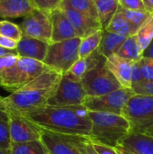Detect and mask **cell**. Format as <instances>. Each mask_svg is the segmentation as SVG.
Instances as JSON below:
<instances>
[{
  "mask_svg": "<svg viewBox=\"0 0 153 154\" xmlns=\"http://www.w3.org/2000/svg\"><path fill=\"white\" fill-rule=\"evenodd\" d=\"M25 117L41 128L65 135L90 136L92 123L85 106H56L46 105L25 113Z\"/></svg>",
  "mask_w": 153,
  "mask_h": 154,
  "instance_id": "1",
  "label": "cell"
},
{
  "mask_svg": "<svg viewBox=\"0 0 153 154\" xmlns=\"http://www.w3.org/2000/svg\"><path fill=\"white\" fill-rule=\"evenodd\" d=\"M62 75L48 69L15 92L5 97L0 105L5 110L20 115L42 107L48 105L49 100L55 94Z\"/></svg>",
  "mask_w": 153,
  "mask_h": 154,
  "instance_id": "2",
  "label": "cell"
},
{
  "mask_svg": "<svg viewBox=\"0 0 153 154\" xmlns=\"http://www.w3.org/2000/svg\"><path fill=\"white\" fill-rule=\"evenodd\" d=\"M92 123L90 138L97 143L117 147L132 133L129 121L123 115L89 111Z\"/></svg>",
  "mask_w": 153,
  "mask_h": 154,
  "instance_id": "3",
  "label": "cell"
},
{
  "mask_svg": "<svg viewBox=\"0 0 153 154\" xmlns=\"http://www.w3.org/2000/svg\"><path fill=\"white\" fill-rule=\"evenodd\" d=\"M49 68L41 61L18 57L17 60L0 74V87L14 93Z\"/></svg>",
  "mask_w": 153,
  "mask_h": 154,
  "instance_id": "4",
  "label": "cell"
},
{
  "mask_svg": "<svg viewBox=\"0 0 153 154\" xmlns=\"http://www.w3.org/2000/svg\"><path fill=\"white\" fill-rule=\"evenodd\" d=\"M122 115L129 121L132 133L144 134L153 126V96L133 95Z\"/></svg>",
  "mask_w": 153,
  "mask_h": 154,
  "instance_id": "5",
  "label": "cell"
},
{
  "mask_svg": "<svg viewBox=\"0 0 153 154\" xmlns=\"http://www.w3.org/2000/svg\"><path fill=\"white\" fill-rule=\"evenodd\" d=\"M81 38L52 42L50 44L43 63L61 74L67 73L72 65L79 59V45Z\"/></svg>",
  "mask_w": 153,
  "mask_h": 154,
  "instance_id": "6",
  "label": "cell"
},
{
  "mask_svg": "<svg viewBox=\"0 0 153 154\" xmlns=\"http://www.w3.org/2000/svg\"><path fill=\"white\" fill-rule=\"evenodd\" d=\"M87 97L81 79L67 72L62 75L57 90L49 100L48 105L56 106H84Z\"/></svg>",
  "mask_w": 153,
  "mask_h": 154,
  "instance_id": "7",
  "label": "cell"
},
{
  "mask_svg": "<svg viewBox=\"0 0 153 154\" xmlns=\"http://www.w3.org/2000/svg\"><path fill=\"white\" fill-rule=\"evenodd\" d=\"M87 97H99L122 88L115 77L106 68L105 62L89 70L81 79Z\"/></svg>",
  "mask_w": 153,
  "mask_h": 154,
  "instance_id": "8",
  "label": "cell"
},
{
  "mask_svg": "<svg viewBox=\"0 0 153 154\" xmlns=\"http://www.w3.org/2000/svg\"><path fill=\"white\" fill-rule=\"evenodd\" d=\"M135 95L133 89L121 88L106 95L87 97L84 106L88 111L122 115L129 99Z\"/></svg>",
  "mask_w": 153,
  "mask_h": 154,
  "instance_id": "9",
  "label": "cell"
},
{
  "mask_svg": "<svg viewBox=\"0 0 153 154\" xmlns=\"http://www.w3.org/2000/svg\"><path fill=\"white\" fill-rule=\"evenodd\" d=\"M23 35L51 43L52 23L50 13L36 8L19 24Z\"/></svg>",
  "mask_w": 153,
  "mask_h": 154,
  "instance_id": "10",
  "label": "cell"
},
{
  "mask_svg": "<svg viewBox=\"0 0 153 154\" xmlns=\"http://www.w3.org/2000/svg\"><path fill=\"white\" fill-rule=\"evenodd\" d=\"M9 118V135L11 143L41 140L42 128L23 115L6 110Z\"/></svg>",
  "mask_w": 153,
  "mask_h": 154,
  "instance_id": "11",
  "label": "cell"
},
{
  "mask_svg": "<svg viewBox=\"0 0 153 154\" xmlns=\"http://www.w3.org/2000/svg\"><path fill=\"white\" fill-rule=\"evenodd\" d=\"M59 8H60L69 19L78 38H85L96 31L103 29L99 19L93 18L69 6L60 5Z\"/></svg>",
  "mask_w": 153,
  "mask_h": 154,
  "instance_id": "12",
  "label": "cell"
},
{
  "mask_svg": "<svg viewBox=\"0 0 153 154\" xmlns=\"http://www.w3.org/2000/svg\"><path fill=\"white\" fill-rule=\"evenodd\" d=\"M134 62L117 54H114L106 59L105 66L115 77L122 88L132 89V74Z\"/></svg>",
  "mask_w": 153,
  "mask_h": 154,
  "instance_id": "13",
  "label": "cell"
},
{
  "mask_svg": "<svg viewBox=\"0 0 153 154\" xmlns=\"http://www.w3.org/2000/svg\"><path fill=\"white\" fill-rule=\"evenodd\" d=\"M50 17L52 23L51 43L78 37L72 23L60 8L51 11Z\"/></svg>",
  "mask_w": 153,
  "mask_h": 154,
  "instance_id": "14",
  "label": "cell"
},
{
  "mask_svg": "<svg viewBox=\"0 0 153 154\" xmlns=\"http://www.w3.org/2000/svg\"><path fill=\"white\" fill-rule=\"evenodd\" d=\"M50 43L23 35L17 43L16 52L19 57L29 58L43 62L46 58Z\"/></svg>",
  "mask_w": 153,
  "mask_h": 154,
  "instance_id": "15",
  "label": "cell"
},
{
  "mask_svg": "<svg viewBox=\"0 0 153 154\" xmlns=\"http://www.w3.org/2000/svg\"><path fill=\"white\" fill-rule=\"evenodd\" d=\"M41 140L50 154H81L65 134L42 129Z\"/></svg>",
  "mask_w": 153,
  "mask_h": 154,
  "instance_id": "16",
  "label": "cell"
},
{
  "mask_svg": "<svg viewBox=\"0 0 153 154\" xmlns=\"http://www.w3.org/2000/svg\"><path fill=\"white\" fill-rule=\"evenodd\" d=\"M36 8L34 0H1L0 18L6 20L25 17Z\"/></svg>",
  "mask_w": 153,
  "mask_h": 154,
  "instance_id": "17",
  "label": "cell"
},
{
  "mask_svg": "<svg viewBox=\"0 0 153 154\" xmlns=\"http://www.w3.org/2000/svg\"><path fill=\"white\" fill-rule=\"evenodd\" d=\"M119 145L135 154H153V137L147 134L131 133Z\"/></svg>",
  "mask_w": 153,
  "mask_h": 154,
  "instance_id": "18",
  "label": "cell"
},
{
  "mask_svg": "<svg viewBox=\"0 0 153 154\" xmlns=\"http://www.w3.org/2000/svg\"><path fill=\"white\" fill-rule=\"evenodd\" d=\"M106 61V58L102 56L98 50L95 51L93 54L87 58H79L69 69L68 73L73 75L76 78L82 79L83 76L87 73L89 70L95 69L96 67L99 66L100 64Z\"/></svg>",
  "mask_w": 153,
  "mask_h": 154,
  "instance_id": "19",
  "label": "cell"
},
{
  "mask_svg": "<svg viewBox=\"0 0 153 154\" xmlns=\"http://www.w3.org/2000/svg\"><path fill=\"white\" fill-rule=\"evenodd\" d=\"M126 38L127 37L124 35H120L104 30L103 38L98 48L99 53L106 59L114 54H116L122 47V45L124 44Z\"/></svg>",
  "mask_w": 153,
  "mask_h": 154,
  "instance_id": "20",
  "label": "cell"
},
{
  "mask_svg": "<svg viewBox=\"0 0 153 154\" xmlns=\"http://www.w3.org/2000/svg\"><path fill=\"white\" fill-rule=\"evenodd\" d=\"M96 5L99 21L105 30L116 14L119 7V2L118 0H97Z\"/></svg>",
  "mask_w": 153,
  "mask_h": 154,
  "instance_id": "21",
  "label": "cell"
},
{
  "mask_svg": "<svg viewBox=\"0 0 153 154\" xmlns=\"http://www.w3.org/2000/svg\"><path fill=\"white\" fill-rule=\"evenodd\" d=\"M10 154H50L41 140L11 143Z\"/></svg>",
  "mask_w": 153,
  "mask_h": 154,
  "instance_id": "22",
  "label": "cell"
},
{
  "mask_svg": "<svg viewBox=\"0 0 153 154\" xmlns=\"http://www.w3.org/2000/svg\"><path fill=\"white\" fill-rule=\"evenodd\" d=\"M105 30L120 35H124L126 37L135 35L137 32L134 27L129 23V21L119 12H116Z\"/></svg>",
  "mask_w": 153,
  "mask_h": 154,
  "instance_id": "23",
  "label": "cell"
},
{
  "mask_svg": "<svg viewBox=\"0 0 153 154\" xmlns=\"http://www.w3.org/2000/svg\"><path fill=\"white\" fill-rule=\"evenodd\" d=\"M104 34V29L81 39L79 45V58H87L96 51L100 46Z\"/></svg>",
  "mask_w": 153,
  "mask_h": 154,
  "instance_id": "24",
  "label": "cell"
},
{
  "mask_svg": "<svg viewBox=\"0 0 153 154\" xmlns=\"http://www.w3.org/2000/svg\"><path fill=\"white\" fill-rule=\"evenodd\" d=\"M116 54L132 61L140 60L142 58V51L140 48L136 36H128Z\"/></svg>",
  "mask_w": 153,
  "mask_h": 154,
  "instance_id": "25",
  "label": "cell"
},
{
  "mask_svg": "<svg viewBox=\"0 0 153 154\" xmlns=\"http://www.w3.org/2000/svg\"><path fill=\"white\" fill-rule=\"evenodd\" d=\"M60 5L69 6L93 18L99 19L96 2L93 0H62Z\"/></svg>",
  "mask_w": 153,
  "mask_h": 154,
  "instance_id": "26",
  "label": "cell"
},
{
  "mask_svg": "<svg viewBox=\"0 0 153 154\" xmlns=\"http://www.w3.org/2000/svg\"><path fill=\"white\" fill-rule=\"evenodd\" d=\"M140 48L143 53L144 50L148 47L150 42L153 39V14L144 22L135 34Z\"/></svg>",
  "mask_w": 153,
  "mask_h": 154,
  "instance_id": "27",
  "label": "cell"
},
{
  "mask_svg": "<svg viewBox=\"0 0 153 154\" xmlns=\"http://www.w3.org/2000/svg\"><path fill=\"white\" fill-rule=\"evenodd\" d=\"M117 12H119L122 15H124L129 23L134 27L136 32L140 29V27L144 23V22L149 18V16L151 14L147 10L139 11V10H128L122 8L121 6L118 7Z\"/></svg>",
  "mask_w": 153,
  "mask_h": 154,
  "instance_id": "28",
  "label": "cell"
},
{
  "mask_svg": "<svg viewBox=\"0 0 153 154\" xmlns=\"http://www.w3.org/2000/svg\"><path fill=\"white\" fill-rule=\"evenodd\" d=\"M11 145L9 135V118L7 111L0 105V148L9 150Z\"/></svg>",
  "mask_w": 153,
  "mask_h": 154,
  "instance_id": "29",
  "label": "cell"
},
{
  "mask_svg": "<svg viewBox=\"0 0 153 154\" xmlns=\"http://www.w3.org/2000/svg\"><path fill=\"white\" fill-rule=\"evenodd\" d=\"M0 35L13 39L16 42H19L23 37L22 30L19 24L12 23L8 20L0 21Z\"/></svg>",
  "mask_w": 153,
  "mask_h": 154,
  "instance_id": "30",
  "label": "cell"
},
{
  "mask_svg": "<svg viewBox=\"0 0 153 154\" xmlns=\"http://www.w3.org/2000/svg\"><path fill=\"white\" fill-rule=\"evenodd\" d=\"M69 141L76 146L81 154H98L93 147L91 139L89 136H78V135H67Z\"/></svg>",
  "mask_w": 153,
  "mask_h": 154,
  "instance_id": "31",
  "label": "cell"
},
{
  "mask_svg": "<svg viewBox=\"0 0 153 154\" xmlns=\"http://www.w3.org/2000/svg\"><path fill=\"white\" fill-rule=\"evenodd\" d=\"M143 80H153V59L142 57L137 61Z\"/></svg>",
  "mask_w": 153,
  "mask_h": 154,
  "instance_id": "32",
  "label": "cell"
},
{
  "mask_svg": "<svg viewBox=\"0 0 153 154\" xmlns=\"http://www.w3.org/2000/svg\"><path fill=\"white\" fill-rule=\"evenodd\" d=\"M132 89L133 90L134 94L137 95L153 96V80H149V81L142 80L140 83L133 85Z\"/></svg>",
  "mask_w": 153,
  "mask_h": 154,
  "instance_id": "33",
  "label": "cell"
},
{
  "mask_svg": "<svg viewBox=\"0 0 153 154\" xmlns=\"http://www.w3.org/2000/svg\"><path fill=\"white\" fill-rule=\"evenodd\" d=\"M62 0H34L37 7L43 11L50 13L60 7Z\"/></svg>",
  "mask_w": 153,
  "mask_h": 154,
  "instance_id": "34",
  "label": "cell"
},
{
  "mask_svg": "<svg viewBox=\"0 0 153 154\" xmlns=\"http://www.w3.org/2000/svg\"><path fill=\"white\" fill-rule=\"evenodd\" d=\"M119 6L128 10H146L142 0H118Z\"/></svg>",
  "mask_w": 153,
  "mask_h": 154,
  "instance_id": "35",
  "label": "cell"
},
{
  "mask_svg": "<svg viewBox=\"0 0 153 154\" xmlns=\"http://www.w3.org/2000/svg\"><path fill=\"white\" fill-rule=\"evenodd\" d=\"M91 142H92L93 147L95 148V150L97 152L98 154H119L116 148L115 147H111V146L97 143L96 141H93L92 139H91Z\"/></svg>",
  "mask_w": 153,
  "mask_h": 154,
  "instance_id": "36",
  "label": "cell"
},
{
  "mask_svg": "<svg viewBox=\"0 0 153 154\" xmlns=\"http://www.w3.org/2000/svg\"><path fill=\"white\" fill-rule=\"evenodd\" d=\"M18 55H12V56H5L0 57V74L9 66L13 65L18 59Z\"/></svg>",
  "mask_w": 153,
  "mask_h": 154,
  "instance_id": "37",
  "label": "cell"
},
{
  "mask_svg": "<svg viewBox=\"0 0 153 154\" xmlns=\"http://www.w3.org/2000/svg\"><path fill=\"white\" fill-rule=\"evenodd\" d=\"M17 43H18V42H16L13 39L0 35V47H2V48L15 51L16 47H17Z\"/></svg>",
  "mask_w": 153,
  "mask_h": 154,
  "instance_id": "38",
  "label": "cell"
},
{
  "mask_svg": "<svg viewBox=\"0 0 153 154\" xmlns=\"http://www.w3.org/2000/svg\"><path fill=\"white\" fill-rule=\"evenodd\" d=\"M132 79H133V85L140 83L143 80L140 68L137 64V61L134 62L133 67V74H132Z\"/></svg>",
  "mask_w": 153,
  "mask_h": 154,
  "instance_id": "39",
  "label": "cell"
},
{
  "mask_svg": "<svg viewBox=\"0 0 153 154\" xmlns=\"http://www.w3.org/2000/svg\"><path fill=\"white\" fill-rule=\"evenodd\" d=\"M142 57L153 59V39L150 42V44L148 45V47L144 50V51L142 53Z\"/></svg>",
  "mask_w": 153,
  "mask_h": 154,
  "instance_id": "40",
  "label": "cell"
},
{
  "mask_svg": "<svg viewBox=\"0 0 153 154\" xmlns=\"http://www.w3.org/2000/svg\"><path fill=\"white\" fill-rule=\"evenodd\" d=\"M12 55H17L16 51H14V50H7V49H5V48L0 47V57L12 56Z\"/></svg>",
  "mask_w": 153,
  "mask_h": 154,
  "instance_id": "41",
  "label": "cell"
},
{
  "mask_svg": "<svg viewBox=\"0 0 153 154\" xmlns=\"http://www.w3.org/2000/svg\"><path fill=\"white\" fill-rule=\"evenodd\" d=\"M115 148H116V150H117V152H118V153L119 154H135L134 152H131L130 150L126 149L125 147H124V146H122V145H118V146L115 147Z\"/></svg>",
  "mask_w": 153,
  "mask_h": 154,
  "instance_id": "42",
  "label": "cell"
},
{
  "mask_svg": "<svg viewBox=\"0 0 153 154\" xmlns=\"http://www.w3.org/2000/svg\"><path fill=\"white\" fill-rule=\"evenodd\" d=\"M144 3V5L146 7V10L153 14V0H142Z\"/></svg>",
  "mask_w": 153,
  "mask_h": 154,
  "instance_id": "43",
  "label": "cell"
},
{
  "mask_svg": "<svg viewBox=\"0 0 153 154\" xmlns=\"http://www.w3.org/2000/svg\"><path fill=\"white\" fill-rule=\"evenodd\" d=\"M144 134H149V135H151V136L153 137V126H151V128H149Z\"/></svg>",
  "mask_w": 153,
  "mask_h": 154,
  "instance_id": "44",
  "label": "cell"
},
{
  "mask_svg": "<svg viewBox=\"0 0 153 154\" xmlns=\"http://www.w3.org/2000/svg\"><path fill=\"white\" fill-rule=\"evenodd\" d=\"M0 154H10V152H9V150L0 148Z\"/></svg>",
  "mask_w": 153,
  "mask_h": 154,
  "instance_id": "45",
  "label": "cell"
},
{
  "mask_svg": "<svg viewBox=\"0 0 153 154\" xmlns=\"http://www.w3.org/2000/svg\"><path fill=\"white\" fill-rule=\"evenodd\" d=\"M3 99H4V97H2V96L0 95V104L2 103V101H3Z\"/></svg>",
  "mask_w": 153,
  "mask_h": 154,
  "instance_id": "46",
  "label": "cell"
},
{
  "mask_svg": "<svg viewBox=\"0 0 153 154\" xmlns=\"http://www.w3.org/2000/svg\"><path fill=\"white\" fill-rule=\"evenodd\" d=\"M93 1H95V2H96V1H97V0H93Z\"/></svg>",
  "mask_w": 153,
  "mask_h": 154,
  "instance_id": "47",
  "label": "cell"
},
{
  "mask_svg": "<svg viewBox=\"0 0 153 154\" xmlns=\"http://www.w3.org/2000/svg\"><path fill=\"white\" fill-rule=\"evenodd\" d=\"M0 1H1V0H0Z\"/></svg>",
  "mask_w": 153,
  "mask_h": 154,
  "instance_id": "48",
  "label": "cell"
}]
</instances>
